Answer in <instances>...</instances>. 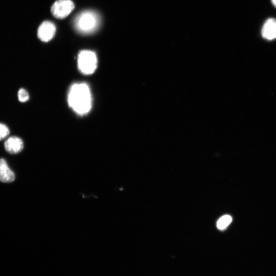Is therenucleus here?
Listing matches in <instances>:
<instances>
[{
	"label": "nucleus",
	"instance_id": "9d476101",
	"mask_svg": "<svg viewBox=\"0 0 276 276\" xmlns=\"http://www.w3.org/2000/svg\"><path fill=\"white\" fill-rule=\"evenodd\" d=\"M10 131L8 127L3 124H0V141L4 139L9 135Z\"/></svg>",
	"mask_w": 276,
	"mask_h": 276
},
{
	"label": "nucleus",
	"instance_id": "f8f14e48",
	"mask_svg": "<svg viewBox=\"0 0 276 276\" xmlns=\"http://www.w3.org/2000/svg\"><path fill=\"white\" fill-rule=\"evenodd\" d=\"M272 4L276 7V0H272Z\"/></svg>",
	"mask_w": 276,
	"mask_h": 276
},
{
	"label": "nucleus",
	"instance_id": "f03ea898",
	"mask_svg": "<svg viewBox=\"0 0 276 276\" xmlns=\"http://www.w3.org/2000/svg\"><path fill=\"white\" fill-rule=\"evenodd\" d=\"M99 24V16L92 10H85L80 12L74 20V25L76 30L83 34L94 32Z\"/></svg>",
	"mask_w": 276,
	"mask_h": 276
},
{
	"label": "nucleus",
	"instance_id": "39448f33",
	"mask_svg": "<svg viewBox=\"0 0 276 276\" xmlns=\"http://www.w3.org/2000/svg\"><path fill=\"white\" fill-rule=\"evenodd\" d=\"M56 32V27L53 23L45 21L38 29V37L42 42H47L53 39Z\"/></svg>",
	"mask_w": 276,
	"mask_h": 276
},
{
	"label": "nucleus",
	"instance_id": "9b49d317",
	"mask_svg": "<svg viewBox=\"0 0 276 276\" xmlns=\"http://www.w3.org/2000/svg\"><path fill=\"white\" fill-rule=\"evenodd\" d=\"M19 100L21 102H25L29 99L28 93L24 89H21L18 92Z\"/></svg>",
	"mask_w": 276,
	"mask_h": 276
},
{
	"label": "nucleus",
	"instance_id": "1a4fd4ad",
	"mask_svg": "<svg viewBox=\"0 0 276 276\" xmlns=\"http://www.w3.org/2000/svg\"><path fill=\"white\" fill-rule=\"evenodd\" d=\"M232 218L230 215H224L219 219L217 222V227L218 229L223 230L226 229L231 223Z\"/></svg>",
	"mask_w": 276,
	"mask_h": 276
},
{
	"label": "nucleus",
	"instance_id": "0eeeda50",
	"mask_svg": "<svg viewBox=\"0 0 276 276\" xmlns=\"http://www.w3.org/2000/svg\"><path fill=\"white\" fill-rule=\"evenodd\" d=\"M263 37L268 40L276 39V20L268 19L263 26L262 30Z\"/></svg>",
	"mask_w": 276,
	"mask_h": 276
},
{
	"label": "nucleus",
	"instance_id": "7ed1b4c3",
	"mask_svg": "<svg viewBox=\"0 0 276 276\" xmlns=\"http://www.w3.org/2000/svg\"><path fill=\"white\" fill-rule=\"evenodd\" d=\"M79 71L83 74H93L97 67V58L95 53L90 50H82L77 59Z\"/></svg>",
	"mask_w": 276,
	"mask_h": 276
},
{
	"label": "nucleus",
	"instance_id": "f257e3e1",
	"mask_svg": "<svg viewBox=\"0 0 276 276\" xmlns=\"http://www.w3.org/2000/svg\"><path fill=\"white\" fill-rule=\"evenodd\" d=\"M69 106L77 114L84 115L91 110L92 97L89 85L85 83L73 84L68 96Z\"/></svg>",
	"mask_w": 276,
	"mask_h": 276
},
{
	"label": "nucleus",
	"instance_id": "423d86ee",
	"mask_svg": "<svg viewBox=\"0 0 276 276\" xmlns=\"http://www.w3.org/2000/svg\"><path fill=\"white\" fill-rule=\"evenodd\" d=\"M4 147L6 151L9 153L16 154L23 150L24 143L20 138L13 136L9 138L5 142Z\"/></svg>",
	"mask_w": 276,
	"mask_h": 276
},
{
	"label": "nucleus",
	"instance_id": "6e6552de",
	"mask_svg": "<svg viewBox=\"0 0 276 276\" xmlns=\"http://www.w3.org/2000/svg\"><path fill=\"white\" fill-rule=\"evenodd\" d=\"M14 180V174L8 167L6 161L0 159V182L9 183Z\"/></svg>",
	"mask_w": 276,
	"mask_h": 276
},
{
	"label": "nucleus",
	"instance_id": "20e7f679",
	"mask_svg": "<svg viewBox=\"0 0 276 276\" xmlns=\"http://www.w3.org/2000/svg\"><path fill=\"white\" fill-rule=\"evenodd\" d=\"M74 8L71 0H58L51 7L52 14L55 18L63 19L68 16Z\"/></svg>",
	"mask_w": 276,
	"mask_h": 276
}]
</instances>
